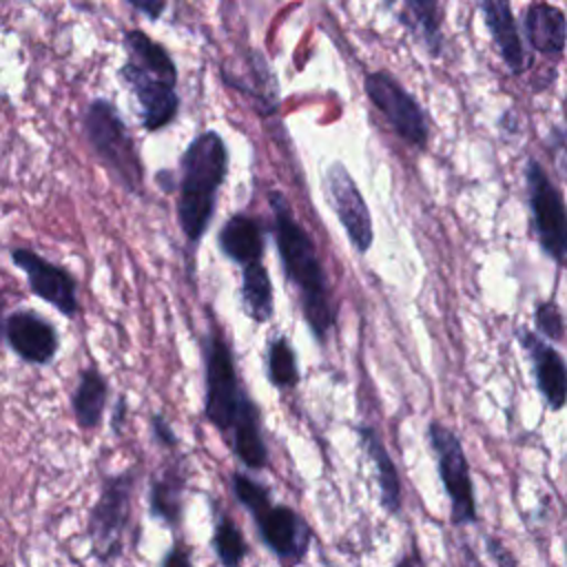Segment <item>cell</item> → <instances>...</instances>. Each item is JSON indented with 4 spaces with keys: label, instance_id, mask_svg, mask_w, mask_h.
Instances as JSON below:
<instances>
[{
    "label": "cell",
    "instance_id": "obj_1",
    "mask_svg": "<svg viewBox=\"0 0 567 567\" xmlns=\"http://www.w3.org/2000/svg\"><path fill=\"white\" fill-rule=\"evenodd\" d=\"M268 204L272 210V235L284 275L299 295L301 315L312 337L319 343H326L337 323V310L317 246L295 219L288 199L279 190H270Z\"/></svg>",
    "mask_w": 567,
    "mask_h": 567
},
{
    "label": "cell",
    "instance_id": "obj_2",
    "mask_svg": "<svg viewBox=\"0 0 567 567\" xmlns=\"http://www.w3.org/2000/svg\"><path fill=\"white\" fill-rule=\"evenodd\" d=\"M228 173V148L217 131H204L182 155L177 184V221L190 246L208 230L217 193Z\"/></svg>",
    "mask_w": 567,
    "mask_h": 567
},
{
    "label": "cell",
    "instance_id": "obj_3",
    "mask_svg": "<svg viewBox=\"0 0 567 567\" xmlns=\"http://www.w3.org/2000/svg\"><path fill=\"white\" fill-rule=\"evenodd\" d=\"M124 49L128 60L120 66V80L131 86L140 104L142 124L148 131H159L179 111L177 66L166 49L140 29L124 33Z\"/></svg>",
    "mask_w": 567,
    "mask_h": 567
},
{
    "label": "cell",
    "instance_id": "obj_4",
    "mask_svg": "<svg viewBox=\"0 0 567 567\" xmlns=\"http://www.w3.org/2000/svg\"><path fill=\"white\" fill-rule=\"evenodd\" d=\"M230 487L235 498L250 514L261 543L286 567H297L303 563L312 540V529L306 518L288 505L272 503L270 489L246 472H233Z\"/></svg>",
    "mask_w": 567,
    "mask_h": 567
},
{
    "label": "cell",
    "instance_id": "obj_5",
    "mask_svg": "<svg viewBox=\"0 0 567 567\" xmlns=\"http://www.w3.org/2000/svg\"><path fill=\"white\" fill-rule=\"evenodd\" d=\"M84 133L109 173L133 195L144 188V164L140 159L135 140L126 128L122 115L109 100H93L84 111Z\"/></svg>",
    "mask_w": 567,
    "mask_h": 567
},
{
    "label": "cell",
    "instance_id": "obj_6",
    "mask_svg": "<svg viewBox=\"0 0 567 567\" xmlns=\"http://www.w3.org/2000/svg\"><path fill=\"white\" fill-rule=\"evenodd\" d=\"M142 467L131 465L117 474H109L102 481L100 494L89 509L86 532L91 549L97 560L106 563L122 554L124 532L133 514V496L140 483Z\"/></svg>",
    "mask_w": 567,
    "mask_h": 567
},
{
    "label": "cell",
    "instance_id": "obj_7",
    "mask_svg": "<svg viewBox=\"0 0 567 567\" xmlns=\"http://www.w3.org/2000/svg\"><path fill=\"white\" fill-rule=\"evenodd\" d=\"M206 383H204V416L221 434H230L246 388L239 383L233 348L213 321L204 341Z\"/></svg>",
    "mask_w": 567,
    "mask_h": 567
},
{
    "label": "cell",
    "instance_id": "obj_8",
    "mask_svg": "<svg viewBox=\"0 0 567 567\" xmlns=\"http://www.w3.org/2000/svg\"><path fill=\"white\" fill-rule=\"evenodd\" d=\"M427 443L436 456L439 478L450 498V518L452 525H474L478 520L474 483L470 472V461L465 456L463 443L454 430L443 425L441 421L427 423Z\"/></svg>",
    "mask_w": 567,
    "mask_h": 567
},
{
    "label": "cell",
    "instance_id": "obj_9",
    "mask_svg": "<svg viewBox=\"0 0 567 567\" xmlns=\"http://www.w3.org/2000/svg\"><path fill=\"white\" fill-rule=\"evenodd\" d=\"M532 226L543 252L556 264L567 261V202L538 159L525 164Z\"/></svg>",
    "mask_w": 567,
    "mask_h": 567
},
{
    "label": "cell",
    "instance_id": "obj_10",
    "mask_svg": "<svg viewBox=\"0 0 567 567\" xmlns=\"http://www.w3.org/2000/svg\"><path fill=\"white\" fill-rule=\"evenodd\" d=\"M365 95L388 120L392 131L410 146L425 148L430 137V122L421 104L403 89V84L388 71H370L363 80Z\"/></svg>",
    "mask_w": 567,
    "mask_h": 567
},
{
    "label": "cell",
    "instance_id": "obj_11",
    "mask_svg": "<svg viewBox=\"0 0 567 567\" xmlns=\"http://www.w3.org/2000/svg\"><path fill=\"white\" fill-rule=\"evenodd\" d=\"M11 261L16 268L24 272L29 290L38 299L53 306L66 319L78 317L80 301H78V281L73 272L44 259L40 252L31 248H11Z\"/></svg>",
    "mask_w": 567,
    "mask_h": 567
},
{
    "label": "cell",
    "instance_id": "obj_12",
    "mask_svg": "<svg viewBox=\"0 0 567 567\" xmlns=\"http://www.w3.org/2000/svg\"><path fill=\"white\" fill-rule=\"evenodd\" d=\"M323 186L328 193V199L332 204V210L343 226L352 248L359 255H365L374 241V228H372V217L368 210V204L348 173V168L341 162H332L326 171Z\"/></svg>",
    "mask_w": 567,
    "mask_h": 567
},
{
    "label": "cell",
    "instance_id": "obj_13",
    "mask_svg": "<svg viewBox=\"0 0 567 567\" xmlns=\"http://www.w3.org/2000/svg\"><path fill=\"white\" fill-rule=\"evenodd\" d=\"M4 341L18 359L31 365H49L60 350L55 326L29 308L7 315Z\"/></svg>",
    "mask_w": 567,
    "mask_h": 567
},
{
    "label": "cell",
    "instance_id": "obj_14",
    "mask_svg": "<svg viewBox=\"0 0 567 567\" xmlns=\"http://www.w3.org/2000/svg\"><path fill=\"white\" fill-rule=\"evenodd\" d=\"M516 337L532 363V374L547 408L558 412L567 405V361L540 334L529 328H518Z\"/></svg>",
    "mask_w": 567,
    "mask_h": 567
},
{
    "label": "cell",
    "instance_id": "obj_15",
    "mask_svg": "<svg viewBox=\"0 0 567 567\" xmlns=\"http://www.w3.org/2000/svg\"><path fill=\"white\" fill-rule=\"evenodd\" d=\"M527 44L551 60H560L567 49V16L549 2H532L523 16Z\"/></svg>",
    "mask_w": 567,
    "mask_h": 567
},
{
    "label": "cell",
    "instance_id": "obj_16",
    "mask_svg": "<svg viewBox=\"0 0 567 567\" xmlns=\"http://www.w3.org/2000/svg\"><path fill=\"white\" fill-rule=\"evenodd\" d=\"M478 9L503 64L512 75H520L527 66V58L509 0H478Z\"/></svg>",
    "mask_w": 567,
    "mask_h": 567
},
{
    "label": "cell",
    "instance_id": "obj_17",
    "mask_svg": "<svg viewBox=\"0 0 567 567\" xmlns=\"http://www.w3.org/2000/svg\"><path fill=\"white\" fill-rule=\"evenodd\" d=\"M230 447L237 461L248 470L268 465V447L261 434V412L248 392H244L235 423L230 427Z\"/></svg>",
    "mask_w": 567,
    "mask_h": 567
},
{
    "label": "cell",
    "instance_id": "obj_18",
    "mask_svg": "<svg viewBox=\"0 0 567 567\" xmlns=\"http://www.w3.org/2000/svg\"><path fill=\"white\" fill-rule=\"evenodd\" d=\"M217 246L226 259L235 261L237 266H248L261 261L264 257V228L261 224L246 215L237 213L224 221L217 233Z\"/></svg>",
    "mask_w": 567,
    "mask_h": 567
},
{
    "label": "cell",
    "instance_id": "obj_19",
    "mask_svg": "<svg viewBox=\"0 0 567 567\" xmlns=\"http://www.w3.org/2000/svg\"><path fill=\"white\" fill-rule=\"evenodd\" d=\"M357 434H359V441H361L363 450L368 452L372 465L377 467L381 507L388 514H399L403 507V489H401V478H399L396 465H394L385 443L381 441L377 427H372V425H357Z\"/></svg>",
    "mask_w": 567,
    "mask_h": 567
},
{
    "label": "cell",
    "instance_id": "obj_20",
    "mask_svg": "<svg viewBox=\"0 0 567 567\" xmlns=\"http://www.w3.org/2000/svg\"><path fill=\"white\" fill-rule=\"evenodd\" d=\"M186 472L179 461H171L153 478L148 489V512L168 527H179L184 514Z\"/></svg>",
    "mask_w": 567,
    "mask_h": 567
},
{
    "label": "cell",
    "instance_id": "obj_21",
    "mask_svg": "<svg viewBox=\"0 0 567 567\" xmlns=\"http://www.w3.org/2000/svg\"><path fill=\"white\" fill-rule=\"evenodd\" d=\"M106 403H109V381L97 368L93 365L84 368L75 390L71 392V412L75 423L82 430H95L104 419Z\"/></svg>",
    "mask_w": 567,
    "mask_h": 567
},
{
    "label": "cell",
    "instance_id": "obj_22",
    "mask_svg": "<svg viewBox=\"0 0 567 567\" xmlns=\"http://www.w3.org/2000/svg\"><path fill=\"white\" fill-rule=\"evenodd\" d=\"M241 301L255 323H266L275 315V288L268 268L261 261L241 268Z\"/></svg>",
    "mask_w": 567,
    "mask_h": 567
},
{
    "label": "cell",
    "instance_id": "obj_23",
    "mask_svg": "<svg viewBox=\"0 0 567 567\" xmlns=\"http://www.w3.org/2000/svg\"><path fill=\"white\" fill-rule=\"evenodd\" d=\"M266 374L272 388L290 390L299 383V365L295 350L286 337H275L266 350Z\"/></svg>",
    "mask_w": 567,
    "mask_h": 567
},
{
    "label": "cell",
    "instance_id": "obj_24",
    "mask_svg": "<svg viewBox=\"0 0 567 567\" xmlns=\"http://www.w3.org/2000/svg\"><path fill=\"white\" fill-rule=\"evenodd\" d=\"M210 545H213L215 556H217L221 567H241V563L248 554V545L244 540V534L228 514H219L215 518Z\"/></svg>",
    "mask_w": 567,
    "mask_h": 567
},
{
    "label": "cell",
    "instance_id": "obj_25",
    "mask_svg": "<svg viewBox=\"0 0 567 567\" xmlns=\"http://www.w3.org/2000/svg\"><path fill=\"white\" fill-rule=\"evenodd\" d=\"M414 22L419 24L425 47L432 55L441 53L443 35H441V7L439 0H405Z\"/></svg>",
    "mask_w": 567,
    "mask_h": 567
},
{
    "label": "cell",
    "instance_id": "obj_26",
    "mask_svg": "<svg viewBox=\"0 0 567 567\" xmlns=\"http://www.w3.org/2000/svg\"><path fill=\"white\" fill-rule=\"evenodd\" d=\"M534 328L549 341L565 339V319L554 301H538L534 310Z\"/></svg>",
    "mask_w": 567,
    "mask_h": 567
},
{
    "label": "cell",
    "instance_id": "obj_27",
    "mask_svg": "<svg viewBox=\"0 0 567 567\" xmlns=\"http://www.w3.org/2000/svg\"><path fill=\"white\" fill-rule=\"evenodd\" d=\"M547 151L560 171V175L567 179V124H554L547 135Z\"/></svg>",
    "mask_w": 567,
    "mask_h": 567
},
{
    "label": "cell",
    "instance_id": "obj_28",
    "mask_svg": "<svg viewBox=\"0 0 567 567\" xmlns=\"http://www.w3.org/2000/svg\"><path fill=\"white\" fill-rule=\"evenodd\" d=\"M151 432H153V439L159 447H164V450H175L177 447V434H175L173 425L166 421L164 414H153Z\"/></svg>",
    "mask_w": 567,
    "mask_h": 567
},
{
    "label": "cell",
    "instance_id": "obj_29",
    "mask_svg": "<svg viewBox=\"0 0 567 567\" xmlns=\"http://www.w3.org/2000/svg\"><path fill=\"white\" fill-rule=\"evenodd\" d=\"M159 567H193V560H190L188 551H186L182 545L175 543V545L164 554Z\"/></svg>",
    "mask_w": 567,
    "mask_h": 567
},
{
    "label": "cell",
    "instance_id": "obj_30",
    "mask_svg": "<svg viewBox=\"0 0 567 567\" xmlns=\"http://www.w3.org/2000/svg\"><path fill=\"white\" fill-rule=\"evenodd\" d=\"M135 11L144 13L148 20H157L164 9H166V0H126Z\"/></svg>",
    "mask_w": 567,
    "mask_h": 567
},
{
    "label": "cell",
    "instance_id": "obj_31",
    "mask_svg": "<svg viewBox=\"0 0 567 567\" xmlns=\"http://www.w3.org/2000/svg\"><path fill=\"white\" fill-rule=\"evenodd\" d=\"M394 567H423L421 560L414 556V554H403Z\"/></svg>",
    "mask_w": 567,
    "mask_h": 567
}]
</instances>
